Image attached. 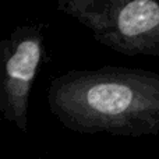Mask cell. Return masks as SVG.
<instances>
[{
	"label": "cell",
	"mask_w": 159,
	"mask_h": 159,
	"mask_svg": "<svg viewBox=\"0 0 159 159\" xmlns=\"http://www.w3.org/2000/svg\"><path fill=\"white\" fill-rule=\"evenodd\" d=\"M66 159H74V158H66Z\"/></svg>",
	"instance_id": "obj_4"
},
{
	"label": "cell",
	"mask_w": 159,
	"mask_h": 159,
	"mask_svg": "<svg viewBox=\"0 0 159 159\" xmlns=\"http://www.w3.org/2000/svg\"><path fill=\"white\" fill-rule=\"evenodd\" d=\"M43 57L41 25H18L0 42V113L22 134H28L30 95Z\"/></svg>",
	"instance_id": "obj_3"
},
{
	"label": "cell",
	"mask_w": 159,
	"mask_h": 159,
	"mask_svg": "<svg viewBox=\"0 0 159 159\" xmlns=\"http://www.w3.org/2000/svg\"><path fill=\"white\" fill-rule=\"evenodd\" d=\"M46 102L52 116L77 134H159V74L103 66L53 77Z\"/></svg>",
	"instance_id": "obj_1"
},
{
	"label": "cell",
	"mask_w": 159,
	"mask_h": 159,
	"mask_svg": "<svg viewBox=\"0 0 159 159\" xmlns=\"http://www.w3.org/2000/svg\"><path fill=\"white\" fill-rule=\"evenodd\" d=\"M56 8L115 52L159 57V0H59Z\"/></svg>",
	"instance_id": "obj_2"
}]
</instances>
